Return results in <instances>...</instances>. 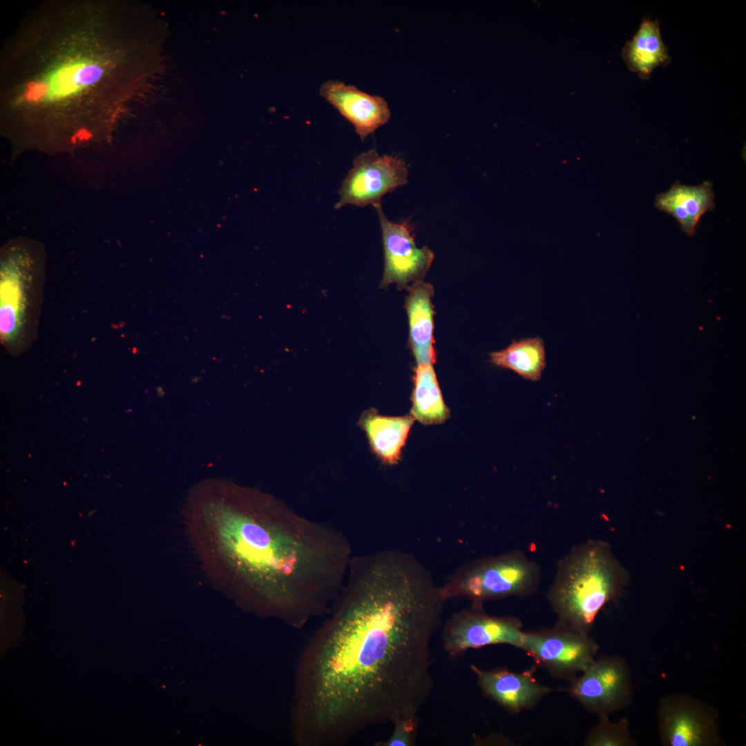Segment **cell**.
<instances>
[{
	"label": "cell",
	"mask_w": 746,
	"mask_h": 746,
	"mask_svg": "<svg viewBox=\"0 0 746 746\" xmlns=\"http://www.w3.org/2000/svg\"><path fill=\"white\" fill-rule=\"evenodd\" d=\"M524 631L514 617L494 616L486 613L481 606L454 613L443 625L442 645L451 657L470 649L506 644L521 649Z\"/></svg>",
	"instance_id": "7"
},
{
	"label": "cell",
	"mask_w": 746,
	"mask_h": 746,
	"mask_svg": "<svg viewBox=\"0 0 746 746\" xmlns=\"http://www.w3.org/2000/svg\"><path fill=\"white\" fill-rule=\"evenodd\" d=\"M411 415L424 425L443 423L450 415L432 365H417L413 376Z\"/></svg>",
	"instance_id": "19"
},
{
	"label": "cell",
	"mask_w": 746,
	"mask_h": 746,
	"mask_svg": "<svg viewBox=\"0 0 746 746\" xmlns=\"http://www.w3.org/2000/svg\"><path fill=\"white\" fill-rule=\"evenodd\" d=\"M490 360L498 367L536 381L541 378L546 365L544 342L539 337L515 341L505 349L490 353Z\"/></svg>",
	"instance_id": "20"
},
{
	"label": "cell",
	"mask_w": 746,
	"mask_h": 746,
	"mask_svg": "<svg viewBox=\"0 0 746 746\" xmlns=\"http://www.w3.org/2000/svg\"><path fill=\"white\" fill-rule=\"evenodd\" d=\"M446 602L413 554L353 556L338 597L297 660L293 743L343 746L370 727L417 716L433 689L431 642Z\"/></svg>",
	"instance_id": "1"
},
{
	"label": "cell",
	"mask_w": 746,
	"mask_h": 746,
	"mask_svg": "<svg viewBox=\"0 0 746 746\" xmlns=\"http://www.w3.org/2000/svg\"><path fill=\"white\" fill-rule=\"evenodd\" d=\"M658 719L664 745L709 746L721 743L714 713L687 696H670L662 700Z\"/></svg>",
	"instance_id": "12"
},
{
	"label": "cell",
	"mask_w": 746,
	"mask_h": 746,
	"mask_svg": "<svg viewBox=\"0 0 746 746\" xmlns=\"http://www.w3.org/2000/svg\"><path fill=\"white\" fill-rule=\"evenodd\" d=\"M570 696L585 709L609 714L626 706L631 696L629 672L624 662L615 656L595 659L571 680Z\"/></svg>",
	"instance_id": "10"
},
{
	"label": "cell",
	"mask_w": 746,
	"mask_h": 746,
	"mask_svg": "<svg viewBox=\"0 0 746 746\" xmlns=\"http://www.w3.org/2000/svg\"><path fill=\"white\" fill-rule=\"evenodd\" d=\"M609 544L589 540L560 560L548 593L559 623L589 632L599 612L627 582Z\"/></svg>",
	"instance_id": "4"
},
{
	"label": "cell",
	"mask_w": 746,
	"mask_h": 746,
	"mask_svg": "<svg viewBox=\"0 0 746 746\" xmlns=\"http://www.w3.org/2000/svg\"><path fill=\"white\" fill-rule=\"evenodd\" d=\"M408 169L404 160L397 156L379 155L371 149L358 155L353 162L338 191V209L347 204L364 207L381 204L388 193L408 182Z\"/></svg>",
	"instance_id": "9"
},
{
	"label": "cell",
	"mask_w": 746,
	"mask_h": 746,
	"mask_svg": "<svg viewBox=\"0 0 746 746\" xmlns=\"http://www.w3.org/2000/svg\"><path fill=\"white\" fill-rule=\"evenodd\" d=\"M418 716H402L392 724L394 729L386 740L377 743L379 746H412L415 744Z\"/></svg>",
	"instance_id": "22"
},
{
	"label": "cell",
	"mask_w": 746,
	"mask_h": 746,
	"mask_svg": "<svg viewBox=\"0 0 746 746\" xmlns=\"http://www.w3.org/2000/svg\"><path fill=\"white\" fill-rule=\"evenodd\" d=\"M599 722L589 732L584 745L587 746H631L635 741L629 731L628 721L622 718L611 721L607 714L599 715Z\"/></svg>",
	"instance_id": "21"
},
{
	"label": "cell",
	"mask_w": 746,
	"mask_h": 746,
	"mask_svg": "<svg viewBox=\"0 0 746 746\" xmlns=\"http://www.w3.org/2000/svg\"><path fill=\"white\" fill-rule=\"evenodd\" d=\"M541 577L539 566L522 552L475 560L459 567L441 585L443 597H464L473 605L509 596L533 593Z\"/></svg>",
	"instance_id": "5"
},
{
	"label": "cell",
	"mask_w": 746,
	"mask_h": 746,
	"mask_svg": "<svg viewBox=\"0 0 746 746\" xmlns=\"http://www.w3.org/2000/svg\"><path fill=\"white\" fill-rule=\"evenodd\" d=\"M415 419L410 415L380 414L375 408L361 415L358 425L365 433L371 452L385 466L397 464Z\"/></svg>",
	"instance_id": "15"
},
{
	"label": "cell",
	"mask_w": 746,
	"mask_h": 746,
	"mask_svg": "<svg viewBox=\"0 0 746 746\" xmlns=\"http://www.w3.org/2000/svg\"><path fill=\"white\" fill-rule=\"evenodd\" d=\"M485 696L511 713L536 706L553 689L542 685L533 670L515 672L506 669L484 670L471 664Z\"/></svg>",
	"instance_id": "13"
},
{
	"label": "cell",
	"mask_w": 746,
	"mask_h": 746,
	"mask_svg": "<svg viewBox=\"0 0 746 746\" xmlns=\"http://www.w3.org/2000/svg\"><path fill=\"white\" fill-rule=\"evenodd\" d=\"M184 510L209 577L247 609L295 629L329 612L353 557L341 530L271 494L221 479L193 486Z\"/></svg>",
	"instance_id": "3"
},
{
	"label": "cell",
	"mask_w": 746,
	"mask_h": 746,
	"mask_svg": "<svg viewBox=\"0 0 746 746\" xmlns=\"http://www.w3.org/2000/svg\"><path fill=\"white\" fill-rule=\"evenodd\" d=\"M408 289L405 302L409 323V345L417 365H432L436 361L434 349L433 287L419 281Z\"/></svg>",
	"instance_id": "16"
},
{
	"label": "cell",
	"mask_w": 746,
	"mask_h": 746,
	"mask_svg": "<svg viewBox=\"0 0 746 746\" xmlns=\"http://www.w3.org/2000/svg\"><path fill=\"white\" fill-rule=\"evenodd\" d=\"M33 262L19 247L10 249L1 264L0 331L2 343L17 348L25 338L33 287Z\"/></svg>",
	"instance_id": "8"
},
{
	"label": "cell",
	"mask_w": 746,
	"mask_h": 746,
	"mask_svg": "<svg viewBox=\"0 0 746 746\" xmlns=\"http://www.w3.org/2000/svg\"><path fill=\"white\" fill-rule=\"evenodd\" d=\"M382 231L385 267L381 287L396 284L408 288L409 283L421 281L434 258L428 247L416 246L413 227L408 221L394 222L385 215L381 204L374 206Z\"/></svg>",
	"instance_id": "11"
},
{
	"label": "cell",
	"mask_w": 746,
	"mask_h": 746,
	"mask_svg": "<svg viewBox=\"0 0 746 746\" xmlns=\"http://www.w3.org/2000/svg\"><path fill=\"white\" fill-rule=\"evenodd\" d=\"M117 0H45L0 50V121L15 150L108 142L151 73L150 27Z\"/></svg>",
	"instance_id": "2"
},
{
	"label": "cell",
	"mask_w": 746,
	"mask_h": 746,
	"mask_svg": "<svg viewBox=\"0 0 746 746\" xmlns=\"http://www.w3.org/2000/svg\"><path fill=\"white\" fill-rule=\"evenodd\" d=\"M622 57L629 69L642 79H649L656 68L670 61L657 21H642L635 34L623 48Z\"/></svg>",
	"instance_id": "18"
},
{
	"label": "cell",
	"mask_w": 746,
	"mask_h": 746,
	"mask_svg": "<svg viewBox=\"0 0 746 746\" xmlns=\"http://www.w3.org/2000/svg\"><path fill=\"white\" fill-rule=\"evenodd\" d=\"M712 184L704 182L700 185L688 186L676 182L666 192L657 195L656 207L671 215L683 231L692 236L701 216L713 210L715 204Z\"/></svg>",
	"instance_id": "17"
},
{
	"label": "cell",
	"mask_w": 746,
	"mask_h": 746,
	"mask_svg": "<svg viewBox=\"0 0 746 746\" xmlns=\"http://www.w3.org/2000/svg\"><path fill=\"white\" fill-rule=\"evenodd\" d=\"M598 648L589 632L559 622L553 628L525 632L521 647L553 676L570 680L595 659Z\"/></svg>",
	"instance_id": "6"
},
{
	"label": "cell",
	"mask_w": 746,
	"mask_h": 746,
	"mask_svg": "<svg viewBox=\"0 0 746 746\" xmlns=\"http://www.w3.org/2000/svg\"><path fill=\"white\" fill-rule=\"evenodd\" d=\"M320 94L352 124L362 141L390 118L388 103L383 97L364 93L354 86L329 80L321 86Z\"/></svg>",
	"instance_id": "14"
}]
</instances>
